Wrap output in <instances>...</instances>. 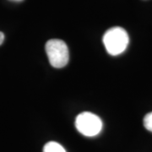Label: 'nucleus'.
Listing matches in <instances>:
<instances>
[{
	"label": "nucleus",
	"mask_w": 152,
	"mask_h": 152,
	"mask_svg": "<svg viewBox=\"0 0 152 152\" xmlns=\"http://www.w3.org/2000/svg\"><path fill=\"white\" fill-rule=\"evenodd\" d=\"M4 41V34L0 31V45H2Z\"/></svg>",
	"instance_id": "6"
},
{
	"label": "nucleus",
	"mask_w": 152,
	"mask_h": 152,
	"mask_svg": "<svg viewBox=\"0 0 152 152\" xmlns=\"http://www.w3.org/2000/svg\"><path fill=\"white\" fill-rule=\"evenodd\" d=\"M144 126L147 130L152 132V112L146 114L144 118Z\"/></svg>",
	"instance_id": "5"
},
{
	"label": "nucleus",
	"mask_w": 152,
	"mask_h": 152,
	"mask_svg": "<svg viewBox=\"0 0 152 152\" xmlns=\"http://www.w3.org/2000/svg\"><path fill=\"white\" fill-rule=\"evenodd\" d=\"M46 53L50 64L60 69L66 66L69 59V49L66 43L59 39H52L46 43Z\"/></svg>",
	"instance_id": "2"
},
{
	"label": "nucleus",
	"mask_w": 152,
	"mask_h": 152,
	"mask_svg": "<svg viewBox=\"0 0 152 152\" xmlns=\"http://www.w3.org/2000/svg\"><path fill=\"white\" fill-rule=\"evenodd\" d=\"M75 127L81 134L87 137L97 135L102 129V122L96 114L84 112L79 114L75 119Z\"/></svg>",
	"instance_id": "3"
},
{
	"label": "nucleus",
	"mask_w": 152,
	"mask_h": 152,
	"mask_svg": "<svg viewBox=\"0 0 152 152\" xmlns=\"http://www.w3.org/2000/svg\"><path fill=\"white\" fill-rule=\"evenodd\" d=\"M129 42L127 31L119 26L110 28L103 36V44L110 55L117 56L124 52Z\"/></svg>",
	"instance_id": "1"
},
{
	"label": "nucleus",
	"mask_w": 152,
	"mask_h": 152,
	"mask_svg": "<svg viewBox=\"0 0 152 152\" xmlns=\"http://www.w3.org/2000/svg\"><path fill=\"white\" fill-rule=\"evenodd\" d=\"M43 152H66L60 144L54 141L47 143L43 148Z\"/></svg>",
	"instance_id": "4"
}]
</instances>
